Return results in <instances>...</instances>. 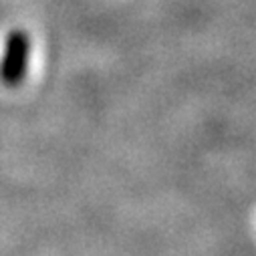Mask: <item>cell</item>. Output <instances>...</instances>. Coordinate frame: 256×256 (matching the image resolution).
Returning <instances> with one entry per match:
<instances>
[{
	"instance_id": "6da1fadb",
	"label": "cell",
	"mask_w": 256,
	"mask_h": 256,
	"mask_svg": "<svg viewBox=\"0 0 256 256\" xmlns=\"http://www.w3.org/2000/svg\"><path fill=\"white\" fill-rule=\"evenodd\" d=\"M28 60V36L22 30H12L6 40V50L2 65H0V79L6 85H18L26 75Z\"/></svg>"
}]
</instances>
